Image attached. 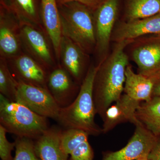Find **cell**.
Instances as JSON below:
<instances>
[{
  "mask_svg": "<svg viewBox=\"0 0 160 160\" xmlns=\"http://www.w3.org/2000/svg\"><path fill=\"white\" fill-rule=\"evenodd\" d=\"M134 40L116 43L111 53L99 64L93 86L96 112L103 118L107 109L122 96L129 58L125 52Z\"/></svg>",
  "mask_w": 160,
  "mask_h": 160,
  "instance_id": "1",
  "label": "cell"
},
{
  "mask_svg": "<svg viewBox=\"0 0 160 160\" xmlns=\"http://www.w3.org/2000/svg\"><path fill=\"white\" fill-rule=\"evenodd\" d=\"M99 67V64L89 67L76 98L69 106L61 108L57 122L66 129H81L89 135L102 132L95 122L96 112L93 100L94 80Z\"/></svg>",
  "mask_w": 160,
  "mask_h": 160,
  "instance_id": "2",
  "label": "cell"
},
{
  "mask_svg": "<svg viewBox=\"0 0 160 160\" xmlns=\"http://www.w3.org/2000/svg\"><path fill=\"white\" fill-rule=\"evenodd\" d=\"M58 5L62 36L75 43L85 53H90L96 46L93 12L76 2Z\"/></svg>",
  "mask_w": 160,
  "mask_h": 160,
  "instance_id": "3",
  "label": "cell"
},
{
  "mask_svg": "<svg viewBox=\"0 0 160 160\" xmlns=\"http://www.w3.org/2000/svg\"><path fill=\"white\" fill-rule=\"evenodd\" d=\"M0 125L17 137L36 140L49 128L47 118L0 94Z\"/></svg>",
  "mask_w": 160,
  "mask_h": 160,
  "instance_id": "4",
  "label": "cell"
},
{
  "mask_svg": "<svg viewBox=\"0 0 160 160\" xmlns=\"http://www.w3.org/2000/svg\"><path fill=\"white\" fill-rule=\"evenodd\" d=\"M15 102L44 117L58 118L61 108L47 88L18 81Z\"/></svg>",
  "mask_w": 160,
  "mask_h": 160,
  "instance_id": "5",
  "label": "cell"
},
{
  "mask_svg": "<svg viewBox=\"0 0 160 160\" xmlns=\"http://www.w3.org/2000/svg\"><path fill=\"white\" fill-rule=\"evenodd\" d=\"M132 43V58L138 73L155 83L160 79V34L141 38Z\"/></svg>",
  "mask_w": 160,
  "mask_h": 160,
  "instance_id": "6",
  "label": "cell"
},
{
  "mask_svg": "<svg viewBox=\"0 0 160 160\" xmlns=\"http://www.w3.org/2000/svg\"><path fill=\"white\" fill-rule=\"evenodd\" d=\"M134 134L128 144L122 149L105 152L102 160H138L148 158L158 140L141 122L135 125Z\"/></svg>",
  "mask_w": 160,
  "mask_h": 160,
  "instance_id": "7",
  "label": "cell"
},
{
  "mask_svg": "<svg viewBox=\"0 0 160 160\" xmlns=\"http://www.w3.org/2000/svg\"><path fill=\"white\" fill-rule=\"evenodd\" d=\"M118 7L119 0H106L93 12L96 39L95 49L102 56V62L108 56L107 53L117 18Z\"/></svg>",
  "mask_w": 160,
  "mask_h": 160,
  "instance_id": "8",
  "label": "cell"
},
{
  "mask_svg": "<svg viewBox=\"0 0 160 160\" xmlns=\"http://www.w3.org/2000/svg\"><path fill=\"white\" fill-rule=\"evenodd\" d=\"M149 34H160V12L149 17L120 23L112 34V39L117 43L135 40Z\"/></svg>",
  "mask_w": 160,
  "mask_h": 160,
  "instance_id": "9",
  "label": "cell"
},
{
  "mask_svg": "<svg viewBox=\"0 0 160 160\" xmlns=\"http://www.w3.org/2000/svg\"><path fill=\"white\" fill-rule=\"evenodd\" d=\"M141 102L122 95L118 100L106 110L102 119L104 124L102 132L106 133L121 123L130 122L135 126L139 122L136 112Z\"/></svg>",
  "mask_w": 160,
  "mask_h": 160,
  "instance_id": "10",
  "label": "cell"
},
{
  "mask_svg": "<svg viewBox=\"0 0 160 160\" xmlns=\"http://www.w3.org/2000/svg\"><path fill=\"white\" fill-rule=\"evenodd\" d=\"M70 76L66 69L58 68L52 72L47 79L48 90L61 108L69 106L77 97Z\"/></svg>",
  "mask_w": 160,
  "mask_h": 160,
  "instance_id": "11",
  "label": "cell"
},
{
  "mask_svg": "<svg viewBox=\"0 0 160 160\" xmlns=\"http://www.w3.org/2000/svg\"><path fill=\"white\" fill-rule=\"evenodd\" d=\"M62 131L56 127L49 128L35 140V148L41 160H69L61 146Z\"/></svg>",
  "mask_w": 160,
  "mask_h": 160,
  "instance_id": "12",
  "label": "cell"
},
{
  "mask_svg": "<svg viewBox=\"0 0 160 160\" xmlns=\"http://www.w3.org/2000/svg\"><path fill=\"white\" fill-rule=\"evenodd\" d=\"M41 18L57 57L59 58L62 35L56 0H41Z\"/></svg>",
  "mask_w": 160,
  "mask_h": 160,
  "instance_id": "13",
  "label": "cell"
},
{
  "mask_svg": "<svg viewBox=\"0 0 160 160\" xmlns=\"http://www.w3.org/2000/svg\"><path fill=\"white\" fill-rule=\"evenodd\" d=\"M16 17L12 12L1 5L0 16V50L5 56L15 55L19 49V40L16 32Z\"/></svg>",
  "mask_w": 160,
  "mask_h": 160,
  "instance_id": "14",
  "label": "cell"
},
{
  "mask_svg": "<svg viewBox=\"0 0 160 160\" xmlns=\"http://www.w3.org/2000/svg\"><path fill=\"white\" fill-rule=\"evenodd\" d=\"M125 75L124 89L125 94L140 102L142 101L149 102L151 99L155 84L154 80L135 73L129 65L126 68Z\"/></svg>",
  "mask_w": 160,
  "mask_h": 160,
  "instance_id": "15",
  "label": "cell"
},
{
  "mask_svg": "<svg viewBox=\"0 0 160 160\" xmlns=\"http://www.w3.org/2000/svg\"><path fill=\"white\" fill-rule=\"evenodd\" d=\"M20 35L30 51L41 63L45 66H52L53 61L49 45L44 35L34 26L22 24Z\"/></svg>",
  "mask_w": 160,
  "mask_h": 160,
  "instance_id": "16",
  "label": "cell"
},
{
  "mask_svg": "<svg viewBox=\"0 0 160 160\" xmlns=\"http://www.w3.org/2000/svg\"><path fill=\"white\" fill-rule=\"evenodd\" d=\"M14 67L18 81L47 88L46 72L32 58L25 55L20 56L15 61Z\"/></svg>",
  "mask_w": 160,
  "mask_h": 160,
  "instance_id": "17",
  "label": "cell"
},
{
  "mask_svg": "<svg viewBox=\"0 0 160 160\" xmlns=\"http://www.w3.org/2000/svg\"><path fill=\"white\" fill-rule=\"evenodd\" d=\"M60 56L66 71L77 80L82 75L85 52L69 38L63 36L61 44Z\"/></svg>",
  "mask_w": 160,
  "mask_h": 160,
  "instance_id": "18",
  "label": "cell"
},
{
  "mask_svg": "<svg viewBox=\"0 0 160 160\" xmlns=\"http://www.w3.org/2000/svg\"><path fill=\"white\" fill-rule=\"evenodd\" d=\"M1 4L12 12L22 25L39 23L41 0H1Z\"/></svg>",
  "mask_w": 160,
  "mask_h": 160,
  "instance_id": "19",
  "label": "cell"
},
{
  "mask_svg": "<svg viewBox=\"0 0 160 160\" xmlns=\"http://www.w3.org/2000/svg\"><path fill=\"white\" fill-rule=\"evenodd\" d=\"M137 118L155 135L160 136V97L140 104L136 112Z\"/></svg>",
  "mask_w": 160,
  "mask_h": 160,
  "instance_id": "20",
  "label": "cell"
},
{
  "mask_svg": "<svg viewBox=\"0 0 160 160\" xmlns=\"http://www.w3.org/2000/svg\"><path fill=\"white\" fill-rule=\"evenodd\" d=\"M160 12V0H128L126 3L127 21L152 16Z\"/></svg>",
  "mask_w": 160,
  "mask_h": 160,
  "instance_id": "21",
  "label": "cell"
},
{
  "mask_svg": "<svg viewBox=\"0 0 160 160\" xmlns=\"http://www.w3.org/2000/svg\"><path fill=\"white\" fill-rule=\"evenodd\" d=\"M18 81L9 71L5 61L0 64V94L11 101H15Z\"/></svg>",
  "mask_w": 160,
  "mask_h": 160,
  "instance_id": "22",
  "label": "cell"
},
{
  "mask_svg": "<svg viewBox=\"0 0 160 160\" xmlns=\"http://www.w3.org/2000/svg\"><path fill=\"white\" fill-rule=\"evenodd\" d=\"M89 134L82 130L68 129L62 131L61 143L66 154L69 155L81 143L88 140Z\"/></svg>",
  "mask_w": 160,
  "mask_h": 160,
  "instance_id": "23",
  "label": "cell"
},
{
  "mask_svg": "<svg viewBox=\"0 0 160 160\" xmlns=\"http://www.w3.org/2000/svg\"><path fill=\"white\" fill-rule=\"evenodd\" d=\"M15 142V155L13 160H41L36 152L33 140L17 137Z\"/></svg>",
  "mask_w": 160,
  "mask_h": 160,
  "instance_id": "24",
  "label": "cell"
},
{
  "mask_svg": "<svg viewBox=\"0 0 160 160\" xmlns=\"http://www.w3.org/2000/svg\"><path fill=\"white\" fill-rule=\"evenodd\" d=\"M7 130L0 125V158L2 160H13L12 151L15 148V142H10L6 137Z\"/></svg>",
  "mask_w": 160,
  "mask_h": 160,
  "instance_id": "25",
  "label": "cell"
},
{
  "mask_svg": "<svg viewBox=\"0 0 160 160\" xmlns=\"http://www.w3.org/2000/svg\"><path fill=\"white\" fill-rule=\"evenodd\" d=\"M69 160H93L94 152L88 140L81 143L70 154Z\"/></svg>",
  "mask_w": 160,
  "mask_h": 160,
  "instance_id": "26",
  "label": "cell"
},
{
  "mask_svg": "<svg viewBox=\"0 0 160 160\" xmlns=\"http://www.w3.org/2000/svg\"><path fill=\"white\" fill-rule=\"evenodd\" d=\"M58 5L68 2H76L82 3L94 12L106 0H56Z\"/></svg>",
  "mask_w": 160,
  "mask_h": 160,
  "instance_id": "27",
  "label": "cell"
},
{
  "mask_svg": "<svg viewBox=\"0 0 160 160\" xmlns=\"http://www.w3.org/2000/svg\"><path fill=\"white\" fill-rule=\"evenodd\" d=\"M148 158L150 160H160V138L149 153Z\"/></svg>",
  "mask_w": 160,
  "mask_h": 160,
  "instance_id": "28",
  "label": "cell"
},
{
  "mask_svg": "<svg viewBox=\"0 0 160 160\" xmlns=\"http://www.w3.org/2000/svg\"><path fill=\"white\" fill-rule=\"evenodd\" d=\"M152 97H160V79L155 83Z\"/></svg>",
  "mask_w": 160,
  "mask_h": 160,
  "instance_id": "29",
  "label": "cell"
},
{
  "mask_svg": "<svg viewBox=\"0 0 160 160\" xmlns=\"http://www.w3.org/2000/svg\"><path fill=\"white\" fill-rule=\"evenodd\" d=\"M138 160H150L148 158H143L141 159Z\"/></svg>",
  "mask_w": 160,
  "mask_h": 160,
  "instance_id": "30",
  "label": "cell"
},
{
  "mask_svg": "<svg viewBox=\"0 0 160 160\" xmlns=\"http://www.w3.org/2000/svg\"></svg>",
  "mask_w": 160,
  "mask_h": 160,
  "instance_id": "31",
  "label": "cell"
}]
</instances>
